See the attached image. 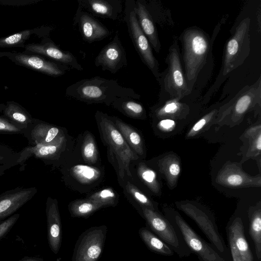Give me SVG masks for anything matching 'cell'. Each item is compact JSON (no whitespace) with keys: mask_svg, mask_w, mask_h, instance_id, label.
<instances>
[{"mask_svg":"<svg viewBox=\"0 0 261 261\" xmlns=\"http://www.w3.org/2000/svg\"><path fill=\"white\" fill-rule=\"evenodd\" d=\"M65 95L87 104L101 103L111 106L119 97L139 99L141 95L130 88L119 85L117 81L98 76L79 81L68 86Z\"/></svg>","mask_w":261,"mask_h":261,"instance_id":"cell-1","label":"cell"},{"mask_svg":"<svg viewBox=\"0 0 261 261\" xmlns=\"http://www.w3.org/2000/svg\"><path fill=\"white\" fill-rule=\"evenodd\" d=\"M181 60L188 86L192 92L198 75L212 53L214 40L201 28L193 26L186 28L179 35Z\"/></svg>","mask_w":261,"mask_h":261,"instance_id":"cell-2","label":"cell"},{"mask_svg":"<svg viewBox=\"0 0 261 261\" xmlns=\"http://www.w3.org/2000/svg\"><path fill=\"white\" fill-rule=\"evenodd\" d=\"M95 119L101 141L107 148L108 159L116 172L118 180L125 174L131 178L129 165L140 159L127 144L110 116L97 111Z\"/></svg>","mask_w":261,"mask_h":261,"instance_id":"cell-3","label":"cell"},{"mask_svg":"<svg viewBox=\"0 0 261 261\" xmlns=\"http://www.w3.org/2000/svg\"><path fill=\"white\" fill-rule=\"evenodd\" d=\"M250 22L249 17L244 18L226 42L219 74L214 85L204 96L205 99L210 98L231 72L241 66L249 55Z\"/></svg>","mask_w":261,"mask_h":261,"instance_id":"cell-4","label":"cell"},{"mask_svg":"<svg viewBox=\"0 0 261 261\" xmlns=\"http://www.w3.org/2000/svg\"><path fill=\"white\" fill-rule=\"evenodd\" d=\"M261 78L242 88L228 102L219 108L213 124L234 126L251 111H260Z\"/></svg>","mask_w":261,"mask_h":261,"instance_id":"cell-5","label":"cell"},{"mask_svg":"<svg viewBox=\"0 0 261 261\" xmlns=\"http://www.w3.org/2000/svg\"><path fill=\"white\" fill-rule=\"evenodd\" d=\"M166 68L156 80L160 86L159 98H175L181 100L189 95L190 90L182 68L178 38L174 36L165 59Z\"/></svg>","mask_w":261,"mask_h":261,"instance_id":"cell-6","label":"cell"},{"mask_svg":"<svg viewBox=\"0 0 261 261\" xmlns=\"http://www.w3.org/2000/svg\"><path fill=\"white\" fill-rule=\"evenodd\" d=\"M65 184L79 192L91 191L98 186L104 178V167L92 166L70 160L59 168Z\"/></svg>","mask_w":261,"mask_h":261,"instance_id":"cell-7","label":"cell"},{"mask_svg":"<svg viewBox=\"0 0 261 261\" xmlns=\"http://www.w3.org/2000/svg\"><path fill=\"white\" fill-rule=\"evenodd\" d=\"M140 215L145 220L147 228L167 244L179 257H187L192 253L178 230L159 211L143 207Z\"/></svg>","mask_w":261,"mask_h":261,"instance_id":"cell-8","label":"cell"},{"mask_svg":"<svg viewBox=\"0 0 261 261\" xmlns=\"http://www.w3.org/2000/svg\"><path fill=\"white\" fill-rule=\"evenodd\" d=\"M74 146V141L69 135L54 143L29 145L20 151L18 165L23 166L24 163L33 156L41 160L46 164L59 168L69 159Z\"/></svg>","mask_w":261,"mask_h":261,"instance_id":"cell-9","label":"cell"},{"mask_svg":"<svg viewBox=\"0 0 261 261\" xmlns=\"http://www.w3.org/2000/svg\"><path fill=\"white\" fill-rule=\"evenodd\" d=\"M134 5V0L125 1L124 20L130 38L140 59L157 80L161 73L159 63L153 54L149 41L139 24Z\"/></svg>","mask_w":261,"mask_h":261,"instance_id":"cell-10","label":"cell"},{"mask_svg":"<svg viewBox=\"0 0 261 261\" xmlns=\"http://www.w3.org/2000/svg\"><path fill=\"white\" fill-rule=\"evenodd\" d=\"M167 218L176 227L192 253H195L200 261H226L189 225L181 216L174 210L166 211Z\"/></svg>","mask_w":261,"mask_h":261,"instance_id":"cell-11","label":"cell"},{"mask_svg":"<svg viewBox=\"0 0 261 261\" xmlns=\"http://www.w3.org/2000/svg\"><path fill=\"white\" fill-rule=\"evenodd\" d=\"M176 207L194 220L217 252L228 261V253L213 217L204 210L189 201H177Z\"/></svg>","mask_w":261,"mask_h":261,"instance_id":"cell-12","label":"cell"},{"mask_svg":"<svg viewBox=\"0 0 261 261\" xmlns=\"http://www.w3.org/2000/svg\"><path fill=\"white\" fill-rule=\"evenodd\" d=\"M107 227L93 226L79 237L74 248L71 261H98L104 246Z\"/></svg>","mask_w":261,"mask_h":261,"instance_id":"cell-13","label":"cell"},{"mask_svg":"<svg viewBox=\"0 0 261 261\" xmlns=\"http://www.w3.org/2000/svg\"><path fill=\"white\" fill-rule=\"evenodd\" d=\"M241 163L227 161L219 170L216 182L230 188L260 187L261 176H251L242 169Z\"/></svg>","mask_w":261,"mask_h":261,"instance_id":"cell-14","label":"cell"},{"mask_svg":"<svg viewBox=\"0 0 261 261\" xmlns=\"http://www.w3.org/2000/svg\"><path fill=\"white\" fill-rule=\"evenodd\" d=\"M7 57L17 65L53 76H61L70 69L69 67L47 60L39 55L27 53L0 52V57Z\"/></svg>","mask_w":261,"mask_h":261,"instance_id":"cell-15","label":"cell"},{"mask_svg":"<svg viewBox=\"0 0 261 261\" xmlns=\"http://www.w3.org/2000/svg\"><path fill=\"white\" fill-rule=\"evenodd\" d=\"M30 146L54 143L67 137L66 128L34 118L23 133Z\"/></svg>","mask_w":261,"mask_h":261,"instance_id":"cell-16","label":"cell"},{"mask_svg":"<svg viewBox=\"0 0 261 261\" xmlns=\"http://www.w3.org/2000/svg\"><path fill=\"white\" fill-rule=\"evenodd\" d=\"M94 63L96 67H101L103 71H109L113 74L127 65L125 50L118 33L101 49L96 57Z\"/></svg>","mask_w":261,"mask_h":261,"instance_id":"cell-17","label":"cell"},{"mask_svg":"<svg viewBox=\"0 0 261 261\" xmlns=\"http://www.w3.org/2000/svg\"><path fill=\"white\" fill-rule=\"evenodd\" d=\"M25 51L40 55L54 62L79 71L83 68L76 58L70 52L60 49L50 39L44 38L41 43H30L24 46Z\"/></svg>","mask_w":261,"mask_h":261,"instance_id":"cell-18","label":"cell"},{"mask_svg":"<svg viewBox=\"0 0 261 261\" xmlns=\"http://www.w3.org/2000/svg\"><path fill=\"white\" fill-rule=\"evenodd\" d=\"M73 24L78 25L83 39L89 43L101 41L111 34L105 25L80 6L74 17Z\"/></svg>","mask_w":261,"mask_h":261,"instance_id":"cell-19","label":"cell"},{"mask_svg":"<svg viewBox=\"0 0 261 261\" xmlns=\"http://www.w3.org/2000/svg\"><path fill=\"white\" fill-rule=\"evenodd\" d=\"M36 187H17L0 194V221L12 215L37 193Z\"/></svg>","mask_w":261,"mask_h":261,"instance_id":"cell-20","label":"cell"},{"mask_svg":"<svg viewBox=\"0 0 261 261\" xmlns=\"http://www.w3.org/2000/svg\"><path fill=\"white\" fill-rule=\"evenodd\" d=\"M47 240L50 250L57 254L61 248L62 237V224L58 201L48 197L46 202Z\"/></svg>","mask_w":261,"mask_h":261,"instance_id":"cell-21","label":"cell"},{"mask_svg":"<svg viewBox=\"0 0 261 261\" xmlns=\"http://www.w3.org/2000/svg\"><path fill=\"white\" fill-rule=\"evenodd\" d=\"M70 159L87 165H100L101 160L96 142L91 132L86 131L79 137Z\"/></svg>","mask_w":261,"mask_h":261,"instance_id":"cell-22","label":"cell"},{"mask_svg":"<svg viewBox=\"0 0 261 261\" xmlns=\"http://www.w3.org/2000/svg\"><path fill=\"white\" fill-rule=\"evenodd\" d=\"M134 10L139 24L151 47L156 53H159L161 48V43L155 22L147 8L146 1H135Z\"/></svg>","mask_w":261,"mask_h":261,"instance_id":"cell-23","label":"cell"},{"mask_svg":"<svg viewBox=\"0 0 261 261\" xmlns=\"http://www.w3.org/2000/svg\"><path fill=\"white\" fill-rule=\"evenodd\" d=\"M152 117L156 119H177L185 118L189 113V107L175 98H159L158 103L150 108Z\"/></svg>","mask_w":261,"mask_h":261,"instance_id":"cell-24","label":"cell"},{"mask_svg":"<svg viewBox=\"0 0 261 261\" xmlns=\"http://www.w3.org/2000/svg\"><path fill=\"white\" fill-rule=\"evenodd\" d=\"M79 6L93 16L116 20L122 11L120 0H78Z\"/></svg>","mask_w":261,"mask_h":261,"instance_id":"cell-25","label":"cell"},{"mask_svg":"<svg viewBox=\"0 0 261 261\" xmlns=\"http://www.w3.org/2000/svg\"><path fill=\"white\" fill-rule=\"evenodd\" d=\"M129 170L132 174L130 178L133 182L138 181L136 184H141L153 194L160 195L161 185L156 173L141 159L132 162L129 165Z\"/></svg>","mask_w":261,"mask_h":261,"instance_id":"cell-26","label":"cell"},{"mask_svg":"<svg viewBox=\"0 0 261 261\" xmlns=\"http://www.w3.org/2000/svg\"><path fill=\"white\" fill-rule=\"evenodd\" d=\"M118 180L123 189L124 194L137 210L140 215L143 207L158 211V204L136 185L129 177L125 174L123 178Z\"/></svg>","mask_w":261,"mask_h":261,"instance_id":"cell-27","label":"cell"},{"mask_svg":"<svg viewBox=\"0 0 261 261\" xmlns=\"http://www.w3.org/2000/svg\"><path fill=\"white\" fill-rule=\"evenodd\" d=\"M243 142L241 147L242 164L250 159L257 161V158L260 159L261 154V126L256 124L247 129L240 137Z\"/></svg>","mask_w":261,"mask_h":261,"instance_id":"cell-28","label":"cell"},{"mask_svg":"<svg viewBox=\"0 0 261 261\" xmlns=\"http://www.w3.org/2000/svg\"><path fill=\"white\" fill-rule=\"evenodd\" d=\"M228 239L234 245L242 257L246 261H253L254 257L246 239L242 220L235 218L227 228Z\"/></svg>","mask_w":261,"mask_h":261,"instance_id":"cell-29","label":"cell"},{"mask_svg":"<svg viewBox=\"0 0 261 261\" xmlns=\"http://www.w3.org/2000/svg\"><path fill=\"white\" fill-rule=\"evenodd\" d=\"M132 150L142 159L145 157V148L140 133L134 127L116 116H110Z\"/></svg>","mask_w":261,"mask_h":261,"instance_id":"cell-30","label":"cell"},{"mask_svg":"<svg viewBox=\"0 0 261 261\" xmlns=\"http://www.w3.org/2000/svg\"><path fill=\"white\" fill-rule=\"evenodd\" d=\"M0 112L3 117L24 129L34 119L23 107L15 101L1 103Z\"/></svg>","mask_w":261,"mask_h":261,"instance_id":"cell-31","label":"cell"},{"mask_svg":"<svg viewBox=\"0 0 261 261\" xmlns=\"http://www.w3.org/2000/svg\"><path fill=\"white\" fill-rule=\"evenodd\" d=\"M157 165L169 189L174 188L181 170L180 162L178 156L174 153L166 154L158 161Z\"/></svg>","mask_w":261,"mask_h":261,"instance_id":"cell-32","label":"cell"},{"mask_svg":"<svg viewBox=\"0 0 261 261\" xmlns=\"http://www.w3.org/2000/svg\"><path fill=\"white\" fill-rule=\"evenodd\" d=\"M111 106L130 118L144 120L147 117L146 110L143 105L132 98H117Z\"/></svg>","mask_w":261,"mask_h":261,"instance_id":"cell-33","label":"cell"},{"mask_svg":"<svg viewBox=\"0 0 261 261\" xmlns=\"http://www.w3.org/2000/svg\"><path fill=\"white\" fill-rule=\"evenodd\" d=\"M249 234L255 247V254L258 260L261 258V203L251 206L248 210Z\"/></svg>","mask_w":261,"mask_h":261,"instance_id":"cell-34","label":"cell"},{"mask_svg":"<svg viewBox=\"0 0 261 261\" xmlns=\"http://www.w3.org/2000/svg\"><path fill=\"white\" fill-rule=\"evenodd\" d=\"M139 234L146 246L152 251L165 256L174 254L173 250L147 227L140 228Z\"/></svg>","mask_w":261,"mask_h":261,"instance_id":"cell-35","label":"cell"},{"mask_svg":"<svg viewBox=\"0 0 261 261\" xmlns=\"http://www.w3.org/2000/svg\"><path fill=\"white\" fill-rule=\"evenodd\" d=\"M102 206L87 198L79 199L70 202L68 209L72 217L87 218Z\"/></svg>","mask_w":261,"mask_h":261,"instance_id":"cell-36","label":"cell"},{"mask_svg":"<svg viewBox=\"0 0 261 261\" xmlns=\"http://www.w3.org/2000/svg\"><path fill=\"white\" fill-rule=\"evenodd\" d=\"M85 198L105 206H115L119 201V194L111 187L103 188L98 191L89 194Z\"/></svg>","mask_w":261,"mask_h":261,"instance_id":"cell-37","label":"cell"},{"mask_svg":"<svg viewBox=\"0 0 261 261\" xmlns=\"http://www.w3.org/2000/svg\"><path fill=\"white\" fill-rule=\"evenodd\" d=\"M20 152H17L8 146L0 142V176L11 168L18 165Z\"/></svg>","mask_w":261,"mask_h":261,"instance_id":"cell-38","label":"cell"},{"mask_svg":"<svg viewBox=\"0 0 261 261\" xmlns=\"http://www.w3.org/2000/svg\"><path fill=\"white\" fill-rule=\"evenodd\" d=\"M36 33L35 30H27L13 35L0 38V47L21 46L24 47V43L32 34Z\"/></svg>","mask_w":261,"mask_h":261,"instance_id":"cell-39","label":"cell"},{"mask_svg":"<svg viewBox=\"0 0 261 261\" xmlns=\"http://www.w3.org/2000/svg\"><path fill=\"white\" fill-rule=\"evenodd\" d=\"M219 108H215L205 114L198 120L187 133L186 138H193L198 135L208 124L213 123V121L218 113Z\"/></svg>","mask_w":261,"mask_h":261,"instance_id":"cell-40","label":"cell"},{"mask_svg":"<svg viewBox=\"0 0 261 261\" xmlns=\"http://www.w3.org/2000/svg\"><path fill=\"white\" fill-rule=\"evenodd\" d=\"M24 129L0 116V134H23Z\"/></svg>","mask_w":261,"mask_h":261,"instance_id":"cell-41","label":"cell"},{"mask_svg":"<svg viewBox=\"0 0 261 261\" xmlns=\"http://www.w3.org/2000/svg\"><path fill=\"white\" fill-rule=\"evenodd\" d=\"M19 217V214H15L0 223V239L4 237L10 231Z\"/></svg>","mask_w":261,"mask_h":261,"instance_id":"cell-42","label":"cell"},{"mask_svg":"<svg viewBox=\"0 0 261 261\" xmlns=\"http://www.w3.org/2000/svg\"><path fill=\"white\" fill-rule=\"evenodd\" d=\"M175 126V121L170 119H159L157 124V127L163 132H170L173 129Z\"/></svg>","mask_w":261,"mask_h":261,"instance_id":"cell-43","label":"cell"},{"mask_svg":"<svg viewBox=\"0 0 261 261\" xmlns=\"http://www.w3.org/2000/svg\"><path fill=\"white\" fill-rule=\"evenodd\" d=\"M228 242L232 261H246L239 253L233 243L229 240Z\"/></svg>","mask_w":261,"mask_h":261,"instance_id":"cell-44","label":"cell"},{"mask_svg":"<svg viewBox=\"0 0 261 261\" xmlns=\"http://www.w3.org/2000/svg\"><path fill=\"white\" fill-rule=\"evenodd\" d=\"M19 261H44V260L41 258L35 256H24Z\"/></svg>","mask_w":261,"mask_h":261,"instance_id":"cell-45","label":"cell"}]
</instances>
